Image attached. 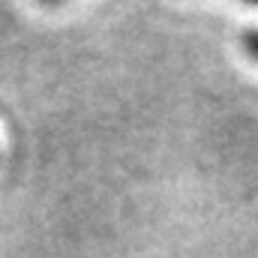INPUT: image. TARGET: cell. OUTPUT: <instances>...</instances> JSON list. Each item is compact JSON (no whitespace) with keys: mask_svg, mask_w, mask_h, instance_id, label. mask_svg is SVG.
<instances>
[{"mask_svg":"<svg viewBox=\"0 0 258 258\" xmlns=\"http://www.w3.org/2000/svg\"><path fill=\"white\" fill-rule=\"evenodd\" d=\"M243 48H246L249 57L258 60V30H246V33H243Z\"/></svg>","mask_w":258,"mask_h":258,"instance_id":"1","label":"cell"}]
</instances>
